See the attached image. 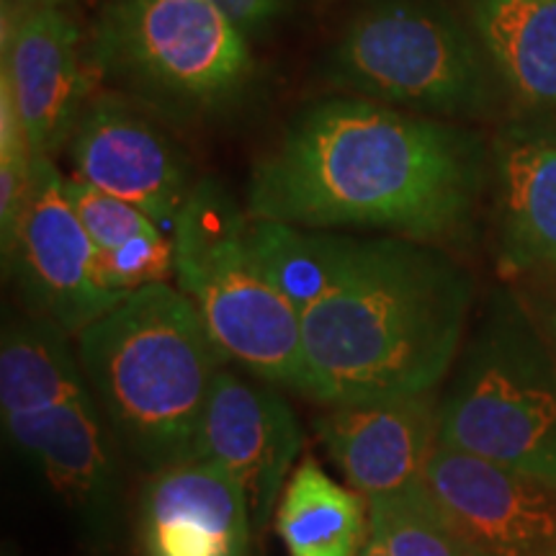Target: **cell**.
I'll return each mask as SVG.
<instances>
[{
    "mask_svg": "<svg viewBox=\"0 0 556 556\" xmlns=\"http://www.w3.org/2000/svg\"><path fill=\"white\" fill-rule=\"evenodd\" d=\"M3 266L29 312L75 338L129 296L103 281L99 253L70 201L67 176L52 157L34 160L31 193L3 248Z\"/></svg>",
    "mask_w": 556,
    "mask_h": 556,
    "instance_id": "cell-8",
    "label": "cell"
},
{
    "mask_svg": "<svg viewBox=\"0 0 556 556\" xmlns=\"http://www.w3.org/2000/svg\"><path fill=\"white\" fill-rule=\"evenodd\" d=\"M250 238L270 283L302 312L323 296L343 266L351 238L302 232L299 227L250 217Z\"/></svg>",
    "mask_w": 556,
    "mask_h": 556,
    "instance_id": "cell-21",
    "label": "cell"
},
{
    "mask_svg": "<svg viewBox=\"0 0 556 556\" xmlns=\"http://www.w3.org/2000/svg\"><path fill=\"white\" fill-rule=\"evenodd\" d=\"M361 556H392L387 552V546L381 544V541L377 536H368L364 552H361Z\"/></svg>",
    "mask_w": 556,
    "mask_h": 556,
    "instance_id": "cell-26",
    "label": "cell"
},
{
    "mask_svg": "<svg viewBox=\"0 0 556 556\" xmlns=\"http://www.w3.org/2000/svg\"><path fill=\"white\" fill-rule=\"evenodd\" d=\"M90 67L78 21L62 3H3L0 86L34 157H52L70 142L88 103Z\"/></svg>",
    "mask_w": 556,
    "mask_h": 556,
    "instance_id": "cell-11",
    "label": "cell"
},
{
    "mask_svg": "<svg viewBox=\"0 0 556 556\" xmlns=\"http://www.w3.org/2000/svg\"><path fill=\"white\" fill-rule=\"evenodd\" d=\"M541 278H548V296L544 304V336L556 353V270Z\"/></svg>",
    "mask_w": 556,
    "mask_h": 556,
    "instance_id": "cell-25",
    "label": "cell"
},
{
    "mask_svg": "<svg viewBox=\"0 0 556 556\" xmlns=\"http://www.w3.org/2000/svg\"><path fill=\"white\" fill-rule=\"evenodd\" d=\"M86 60L127 93L189 114L232 103L255 70L250 37L214 0H109Z\"/></svg>",
    "mask_w": 556,
    "mask_h": 556,
    "instance_id": "cell-6",
    "label": "cell"
},
{
    "mask_svg": "<svg viewBox=\"0 0 556 556\" xmlns=\"http://www.w3.org/2000/svg\"><path fill=\"white\" fill-rule=\"evenodd\" d=\"M479 184L467 131L358 96L330 99L304 111L253 165L248 214L438 242L467 225Z\"/></svg>",
    "mask_w": 556,
    "mask_h": 556,
    "instance_id": "cell-1",
    "label": "cell"
},
{
    "mask_svg": "<svg viewBox=\"0 0 556 556\" xmlns=\"http://www.w3.org/2000/svg\"><path fill=\"white\" fill-rule=\"evenodd\" d=\"M34 160L9 88L0 86V250L9 245L24 214L34 184Z\"/></svg>",
    "mask_w": 556,
    "mask_h": 556,
    "instance_id": "cell-23",
    "label": "cell"
},
{
    "mask_svg": "<svg viewBox=\"0 0 556 556\" xmlns=\"http://www.w3.org/2000/svg\"><path fill=\"white\" fill-rule=\"evenodd\" d=\"M3 3L9 5H34V3H62L65 5L67 0H3Z\"/></svg>",
    "mask_w": 556,
    "mask_h": 556,
    "instance_id": "cell-27",
    "label": "cell"
},
{
    "mask_svg": "<svg viewBox=\"0 0 556 556\" xmlns=\"http://www.w3.org/2000/svg\"><path fill=\"white\" fill-rule=\"evenodd\" d=\"M276 528L289 556H361L371 536L368 500L304 458L278 500Z\"/></svg>",
    "mask_w": 556,
    "mask_h": 556,
    "instance_id": "cell-20",
    "label": "cell"
},
{
    "mask_svg": "<svg viewBox=\"0 0 556 556\" xmlns=\"http://www.w3.org/2000/svg\"><path fill=\"white\" fill-rule=\"evenodd\" d=\"M497 235L505 274L556 270V127H513L500 137Z\"/></svg>",
    "mask_w": 556,
    "mask_h": 556,
    "instance_id": "cell-16",
    "label": "cell"
},
{
    "mask_svg": "<svg viewBox=\"0 0 556 556\" xmlns=\"http://www.w3.org/2000/svg\"><path fill=\"white\" fill-rule=\"evenodd\" d=\"M438 443L556 484V353L516 304H497L456 361Z\"/></svg>",
    "mask_w": 556,
    "mask_h": 556,
    "instance_id": "cell-5",
    "label": "cell"
},
{
    "mask_svg": "<svg viewBox=\"0 0 556 556\" xmlns=\"http://www.w3.org/2000/svg\"><path fill=\"white\" fill-rule=\"evenodd\" d=\"M173 240V276L214 343L268 384L304 394L302 317L263 270L242 214L214 180H199Z\"/></svg>",
    "mask_w": 556,
    "mask_h": 556,
    "instance_id": "cell-4",
    "label": "cell"
},
{
    "mask_svg": "<svg viewBox=\"0 0 556 556\" xmlns=\"http://www.w3.org/2000/svg\"><path fill=\"white\" fill-rule=\"evenodd\" d=\"M328 75L358 99L413 114L462 116L486 103L479 47L428 0H374L340 34Z\"/></svg>",
    "mask_w": 556,
    "mask_h": 556,
    "instance_id": "cell-7",
    "label": "cell"
},
{
    "mask_svg": "<svg viewBox=\"0 0 556 556\" xmlns=\"http://www.w3.org/2000/svg\"><path fill=\"white\" fill-rule=\"evenodd\" d=\"M475 21L510 93L556 127V0H477Z\"/></svg>",
    "mask_w": 556,
    "mask_h": 556,
    "instance_id": "cell-17",
    "label": "cell"
},
{
    "mask_svg": "<svg viewBox=\"0 0 556 556\" xmlns=\"http://www.w3.org/2000/svg\"><path fill=\"white\" fill-rule=\"evenodd\" d=\"M368 518L392 556H464L426 482L368 500Z\"/></svg>",
    "mask_w": 556,
    "mask_h": 556,
    "instance_id": "cell-22",
    "label": "cell"
},
{
    "mask_svg": "<svg viewBox=\"0 0 556 556\" xmlns=\"http://www.w3.org/2000/svg\"><path fill=\"white\" fill-rule=\"evenodd\" d=\"M248 37L263 34L287 11L289 0H214Z\"/></svg>",
    "mask_w": 556,
    "mask_h": 556,
    "instance_id": "cell-24",
    "label": "cell"
},
{
    "mask_svg": "<svg viewBox=\"0 0 556 556\" xmlns=\"http://www.w3.org/2000/svg\"><path fill=\"white\" fill-rule=\"evenodd\" d=\"M471 281L430 242L351 238L323 296L302 312L304 397L319 405L435 394L454 371Z\"/></svg>",
    "mask_w": 556,
    "mask_h": 556,
    "instance_id": "cell-2",
    "label": "cell"
},
{
    "mask_svg": "<svg viewBox=\"0 0 556 556\" xmlns=\"http://www.w3.org/2000/svg\"><path fill=\"white\" fill-rule=\"evenodd\" d=\"M426 486L464 556H556V484L438 443Z\"/></svg>",
    "mask_w": 556,
    "mask_h": 556,
    "instance_id": "cell-9",
    "label": "cell"
},
{
    "mask_svg": "<svg viewBox=\"0 0 556 556\" xmlns=\"http://www.w3.org/2000/svg\"><path fill=\"white\" fill-rule=\"evenodd\" d=\"M67 193L99 253L103 281L119 294L168 281L173 240L155 219L129 201L111 197L80 178H67Z\"/></svg>",
    "mask_w": 556,
    "mask_h": 556,
    "instance_id": "cell-19",
    "label": "cell"
},
{
    "mask_svg": "<svg viewBox=\"0 0 556 556\" xmlns=\"http://www.w3.org/2000/svg\"><path fill=\"white\" fill-rule=\"evenodd\" d=\"M70 332L29 312L5 323L0 338V417L41 413L90 397Z\"/></svg>",
    "mask_w": 556,
    "mask_h": 556,
    "instance_id": "cell-18",
    "label": "cell"
},
{
    "mask_svg": "<svg viewBox=\"0 0 556 556\" xmlns=\"http://www.w3.org/2000/svg\"><path fill=\"white\" fill-rule=\"evenodd\" d=\"M75 178L129 201L173 232L197 180L180 144L148 111L122 96L88 99L73 137Z\"/></svg>",
    "mask_w": 556,
    "mask_h": 556,
    "instance_id": "cell-10",
    "label": "cell"
},
{
    "mask_svg": "<svg viewBox=\"0 0 556 556\" xmlns=\"http://www.w3.org/2000/svg\"><path fill=\"white\" fill-rule=\"evenodd\" d=\"M11 443L41 469L93 544L116 539L124 484L119 441L93 394L41 413L3 417Z\"/></svg>",
    "mask_w": 556,
    "mask_h": 556,
    "instance_id": "cell-12",
    "label": "cell"
},
{
    "mask_svg": "<svg viewBox=\"0 0 556 556\" xmlns=\"http://www.w3.org/2000/svg\"><path fill=\"white\" fill-rule=\"evenodd\" d=\"M302 451L294 409L274 389L219 371L201 420L197 458L217 464L245 490L250 518L266 531Z\"/></svg>",
    "mask_w": 556,
    "mask_h": 556,
    "instance_id": "cell-13",
    "label": "cell"
},
{
    "mask_svg": "<svg viewBox=\"0 0 556 556\" xmlns=\"http://www.w3.org/2000/svg\"><path fill=\"white\" fill-rule=\"evenodd\" d=\"M317 435L345 484L366 500L426 482L438 448L435 394L328 405Z\"/></svg>",
    "mask_w": 556,
    "mask_h": 556,
    "instance_id": "cell-14",
    "label": "cell"
},
{
    "mask_svg": "<svg viewBox=\"0 0 556 556\" xmlns=\"http://www.w3.org/2000/svg\"><path fill=\"white\" fill-rule=\"evenodd\" d=\"M245 490L206 458L155 471L139 500L142 556H250Z\"/></svg>",
    "mask_w": 556,
    "mask_h": 556,
    "instance_id": "cell-15",
    "label": "cell"
},
{
    "mask_svg": "<svg viewBox=\"0 0 556 556\" xmlns=\"http://www.w3.org/2000/svg\"><path fill=\"white\" fill-rule=\"evenodd\" d=\"M88 387L119 446L150 475L197 458L201 420L227 356L168 281L131 291L78 336Z\"/></svg>",
    "mask_w": 556,
    "mask_h": 556,
    "instance_id": "cell-3",
    "label": "cell"
}]
</instances>
